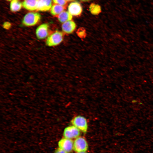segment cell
<instances>
[{"label": "cell", "instance_id": "6da1fadb", "mask_svg": "<svg viewBox=\"0 0 153 153\" xmlns=\"http://www.w3.org/2000/svg\"><path fill=\"white\" fill-rule=\"evenodd\" d=\"M72 125L84 133L87 132L88 126L86 118L84 116L78 115L74 117L71 120Z\"/></svg>", "mask_w": 153, "mask_h": 153}, {"label": "cell", "instance_id": "7a4b0ae2", "mask_svg": "<svg viewBox=\"0 0 153 153\" xmlns=\"http://www.w3.org/2000/svg\"><path fill=\"white\" fill-rule=\"evenodd\" d=\"M41 15L39 13L29 12L24 16L22 23L23 25L27 26H33L39 22L41 20Z\"/></svg>", "mask_w": 153, "mask_h": 153}, {"label": "cell", "instance_id": "3957f363", "mask_svg": "<svg viewBox=\"0 0 153 153\" xmlns=\"http://www.w3.org/2000/svg\"><path fill=\"white\" fill-rule=\"evenodd\" d=\"M63 38V33L56 31L48 37L46 41V44L49 46L57 45L62 42Z\"/></svg>", "mask_w": 153, "mask_h": 153}, {"label": "cell", "instance_id": "277c9868", "mask_svg": "<svg viewBox=\"0 0 153 153\" xmlns=\"http://www.w3.org/2000/svg\"><path fill=\"white\" fill-rule=\"evenodd\" d=\"M88 147L87 141L82 137H79L74 141L73 150L76 152H86Z\"/></svg>", "mask_w": 153, "mask_h": 153}, {"label": "cell", "instance_id": "5b68a950", "mask_svg": "<svg viewBox=\"0 0 153 153\" xmlns=\"http://www.w3.org/2000/svg\"><path fill=\"white\" fill-rule=\"evenodd\" d=\"M80 131L75 126L72 125L66 127L63 132L64 137L70 139H76L79 137Z\"/></svg>", "mask_w": 153, "mask_h": 153}, {"label": "cell", "instance_id": "8992f818", "mask_svg": "<svg viewBox=\"0 0 153 153\" xmlns=\"http://www.w3.org/2000/svg\"><path fill=\"white\" fill-rule=\"evenodd\" d=\"M74 141L71 139L63 138L58 142V147L69 153L73 150Z\"/></svg>", "mask_w": 153, "mask_h": 153}, {"label": "cell", "instance_id": "52a82bcc", "mask_svg": "<svg viewBox=\"0 0 153 153\" xmlns=\"http://www.w3.org/2000/svg\"><path fill=\"white\" fill-rule=\"evenodd\" d=\"M49 25L47 23L42 24L39 25L36 30V35L37 38L42 39L46 38L48 35Z\"/></svg>", "mask_w": 153, "mask_h": 153}, {"label": "cell", "instance_id": "ba28073f", "mask_svg": "<svg viewBox=\"0 0 153 153\" xmlns=\"http://www.w3.org/2000/svg\"><path fill=\"white\" fill-rule=\"evenodd\" d=\"M68 12L72 15L78 16L80 15L82 11V8L80 4L75 1L70 3L68 7Z\"/></svg>", "mask_w": 153, "mask_h": 153}, {"label": "cell", "instance_id": "9c48e42d", "mask_svg": "<svg viewBox=\"0 0 153 153\" xmlns=\"http://www.w3.org/2000/svg\"><path fill=\"white\" fill-rule=\"evenodd\" d=\"M52 0H38L37 10L41 11H48L52 7Z\"/></svg>", "mask_w": 153, "mask_h": 153}, {"label": "cell", "instance_id": "30bf717a", "mask_svg": "<svg viewBox=\"0 0 153 153\" xmlns=\"http://www.w3.org/2000/svg\"><path fill=\"white\" fill-rule=\"evenodd\" d=\"M38 0H24L22 3V6L26 9L29 11L37 10Z\"/></svg>", "mask_w": 153, "mask_h": 153}, {"label": "cell", "instance_id": "8fae6325", "mask_svg": "<svg viewBox=\"0 0 153 153\" xmlns=\"http://www.w3.org/2000/svg\"><path fill=\"white\" fill-rule=\"evenodd\" d=\"M76 27V24L75 23L71 20L63 23L61 26L63 31L68 34L72 33Z\"/></svg>", "mask_w": 153, "mask_h": 153}, {"label": "cell", "instance_id": "7c38bea8", "mask_svg": "<svg viewBox=\"0 0 153 153\" xmlns=\"http://www.w3.org/2000/svg\"><path fill=\"white\" fill-rule=\"evenodd\" d=\"M58 18L60 22L63 23L71 20L72 16L68 11H64L58 15Z\"/></svg>", "mask_w": 153, "mask_h": 153}, {"label": "cell", "instance_id": "4fadbf2b", "mask_svg": "<svg viewBox=\"0 0 153 153\" xmlns=\"http://www.w3.org/2000/svg\"><path fill=\"white\" fill-rule=\"evenodd\" d=\"M65 8L64 6L57 4H54L50 9V13L53 15L58 16L64 11Z\"/></svg>", "mask_w": 153, "mask_h": 153}, {"label": "cell", "instance_id": "5bb4252c", "mask_svg": "<svg viewBox=\"0 0 153 153\" xmlns=\"http://www.w3.org/2000/svg\"><path fill=\"white\" fill-rule=\"evenodd\" d=\"M22 6V3L19 0H12L10 4V9L12 12L19 11Z\"/></svg>", "mask_w": 153, "mask_h": 153}, {"label": "cell", "instance_id": "9a60e30c", "mask_svg": "<svg viewBox=\"0 0 153 153\" xmlns=\"http://www.w3.org/2000/svg\"><path fill=\"white\" fill-rule=\"evenodd\" d=\"M89 10L91 13L94 15H97L101 12V8L100 5L92 3L89 7Z\"/></svg>", "mask_w": 153, "mask_h": 153}, {"label": "cell", "instance_id": "2e32d148", "mask_svg": "<svg viewBox=\"0 0 153 153\" xmlns=\"http://www.w3.org/2000/svg\"><path fill=\"white\" fill-rule=\"evenodd\" d=\"M54 3L63 6H65L67 3L66 0H53Z\"/></svg>", "mask_w": 153, "mask_h": 153}, {"label": "cell", "instance_id": "e0dca14e", "mask_svg": "<svg viewBox=\"0 0 153 153\" xmlns=\"http://www.w3.org/2000/svg\"><path fill=\"white\" fill-rule=\"evenodd\" d=\"M54 153H69L63 149L58 147L56 149Z\"/></svg>", "mask_w": 153, "mask_h": 153}, {"label": "cell", "instance_id": "ac0fdd59", "mask_svg": "<svg viewBox=\"0 0 153 153\" xmlns=\"http://www.w3.org/2000/svg\"><path fill=\"white\" fill-rule=\"evenodd\" d=\"M76 153H88L87 152H76Z\"/></svg>", "mask_w": 153, "mask_h": 153}, {"label": "cell", "instance_id": "d6986e66", "mask_svg": "<svg viewBox=\"0 0 153 153\" xmlns=\"http://www.w3.org/2000/svg\"><path fill=\"white\" fill-rule=\"evenodd\" d=\"M82 1H89L90 0H80Z\"/></svg>", "mask_w": 153, "mask_h": 153}, {"label": "cell", "instance_id": "ffe728a7", "mask_svg": "<svg viewBox=\"0 0 153 153\" xmlns=\"http://www.w3.org/2000/svg\"><path fill=\"white\" fill-rule=\"evenodd\" d=\"M66 0L67 1H73L74 0Z\"/></svg>", "mask_w": 153, "mask_h": 153}, {"label": "cell", "instance_id": "44dd1931", "mask_svg": "<svg viewBox=\"0 0 153 153\" xmlns=\"http://www.w3.org/2000/svg\"><path fill=\"white\" fill-rule=\"evenodd\" d=\"M6 0L7 1H11L12 0Z\"/></svg>", "mask_w": 153, "mask_h": 153}]
</instances>
